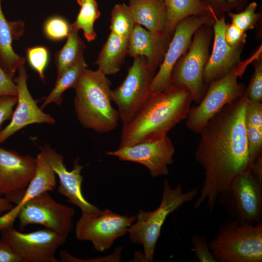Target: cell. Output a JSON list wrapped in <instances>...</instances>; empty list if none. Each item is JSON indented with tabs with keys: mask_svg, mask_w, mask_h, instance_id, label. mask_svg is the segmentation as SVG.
Here are the masks:
<instances>
[{
	"mask_svg": "<svg viewBox=\"0 0 262 262\" xmlns=\"http://www.w3.org/2000/svg\"><path fill=\"white\" fill-rule=\"evenodd\" d=\"M133 59L124 80L110 93L112 102L117 106L123 124L131 120L151 95V83L156 73L144 57Z\"/></svg>",
	"mask_w": 262,
	"mask_h": 262,
	"instance_id": "obj_9",
	"label": "cell"
},
{
	"mask_svg": "<svg viewBox=\"0 0 262 262\" xmlns=\"http://www.w3.org/2000/svg\"><path fill=\"white\" fill-rule=\"evenodd\" d=\"M35 175L21 201L8 212L0 215V232L13 226L20 208L27 202L46 192L53 191L56 188V175L45 155L40 152L37 155Z\"/></svg>",
	"mask_w": 262,
	"mask_h": 262,
	"instance_id": "obj_20",
	"label": "cell"
},
{
	"mask_svg": "<svg viewBox=\"0 0 262 262\" xmlns=\"http://www.w3.org/2000/svg\"><path fill=\"white\" fill-rule=\"evenodd\" d=\"M231 11L238 12L244 8L253 0H226Z\"/></svg>",
	"mask_w": 262,
	"mask_h": 262,
	"instance_id": "obj_43",
	"label": "cell"
},
{
	"mask_svg": "<svg viewBox=\"0 0 262 262\" xmlns=\"http://www.w3.org/2000/svg\"><path fill=\"white\" fill-rule=\"evenodd\" d=\"M175 152L174 145L167 136L154 141L119 147L106 153L117 157L120 161L140 164L147 168L152 177L155 178L168 174V166L173 162Z\"/></svg>",
	"mask_w": 262,
	"mask_h": 262,
	"instance_id": "obj_15",
	"label": "cell"
},
{
	"mask_svg": "<svg viewBox=\"0 0 262 262\" xmlns=\"http://www.w3.org/2000/svg\"><path fill=\"white\" fill-rule=\"evenodd\" d=\"M70 30L68 22L65 18L59 16L49 18L44 26L45 35L52 40H59L67 37Z\"/></svg>",
	"mask_w": 262,
	"mask_h": 262,
	"instance_id": "obj_31",
	"label": "cell"
},
{
	"mask_svg": "<svg viewBox=\"0 0 262 262\" xmlns=\"http://www.w3.org/2000/svg\"><path fill=\"white\" fill-rule=\"evenodd\" d=\"M191 243L196 259L200 262H218L210 249L205 236L195 234L192 237Z\"/></svg>",
	"mask_w": 262,
	"mask_h": 262,
	"instance_id": "obj_34",
	"label": "cell"
},
{
	"mask_svg": "<svg viewBox=\"0 0 262 262\" xmlns=\"http://www.w3.org/2000/svg\"><path fill=\"white\" fill-rule=\"evenodd\" d=\"M198 190L199 187H195L184 193L180 183L172 188L165 180L159 207L153 211L139 210L136 220L128 233L131 242L143 246L144 262L153 261L157 242L167 216L184 204L193 200L197 195Z\"/></svg>",
	"mask_w": 262,
	"mask_h": 262,
	"instance_id": "obj_4",
	"label": "cell"
},
{
	"mask_svg": "<svg viewBox=\"0 0 262 262\" xmlns=\"http://www.w3.org/2000/svg\"><path fill=\"white\" fill-rule=\"evenodd\" d=\"M257 3L253 0L241 11H230L227 14L231 20V23L246 32L254 29L262 18L261 13L257 12Z\"/></svg>",
	"mask_w": 262,
	"mask_h": 262,
	"instance_id": "obj_29",
	"label": "cell"
},
{
	"mask_svg": "<svg viewBox=\"0 0 262 262\" xmlns=\"http://www.w3.org/2000/svg\"><path fill=\"white\" fill-rule=\"evenodd\" d=\"M166 11L165 33L172 37L177 25L191 16H216L201 0H164Z\"/></svg>",
	"mask_w": 262,
	"mask_h": 262,
	"instance_id": "obj_23",
	"label": "cell"
},
{
	"mask_svg": "<svg viewBox=\"0 0 262 262\" xmlns=\"http://www.w3.org/2000/svg\"><path fill=\"white\" fill-rule=\"evenodd\" d=\"M17 101V96H0V130L3 122L11 119Z\"/></svg>",
	"mask_w": 262,
	"mask_h": 262,
	"instance_id": "obj_37",
	"label": "cell"
},
{
	"mask_svg": "<svg viewBox=\"0 0 262 262\" xmlns=\"http://www.w3.org/2000/svg\"><path fill=\"white\" fill-rule=\"evenodd\" d=\"M230 218L254 225L262 217V183L250 170L237 176L217 196V201Z\"/></svg>",
	"mask_w": 262,
	"mask_h": 262,
	"instance_id": "obj_8",
	"label": "cell"
},
{
	"mask_svg": "<svg viewBox=\"0 0 262 262\" xmlns=\"http://www.w3.org/2000/svg\"><path fill=\"white\" fill-rule=\"evenodd\" d=\"M0 262H21L20 257L0 237Z\"/></svg>",
	"mask_w": 262,
	"mask_h": 262,
	"instance_id": "obj_40",
	"label": "cell"
},
{
	"mask_svg": "<svg viewBox=\"0 0 262 262\" xmlns=\"http://www.w3.org/2000/svg\"><path fill=\"white\" fill-rule=\"evenodd\" d=\"M27 58L31 67L38 74L40 79L45 82V70L49 60V52L47 48L36 46L27 49Z\"/></svg>",
	"mask_w": 262,
	"mask_h": 262,
	"instance_id": "obj_30",
	"label": "cell"
},
{
	"mask_svg": "<svg viewBox=\"0 0 262 262\" xmlns=\"http://www.w3.org/2000/svg\"><path fill=\"white\" fill-rule=\"evenodd\" d=\"M209 243L218 262H262V223L251 225L229 218Z\"/></svg>",
	"mask_w": 262,
	"mask_h": 262,
	"instance_id": "obj_5",
	"label": "cell"
},
{
	"mask_svg": "<svg viewBox=\"0 0 262 262\" xmlns=\"http://www.w3.org/2000/svg\"><path fill=\"white\" fill-rule=\"evenodd\" d=\"M121 248L118 247L116 249L115 252L111 255L108 256V257H105L104 258H99L98 259H91L87 260H81L77 259L72 256H71L66 250H62L59 253L60 257V261L63 262H98L101 261L102 260H107L110 262H119L121 258Z\"/></svg>",
	"mask_w": 262,
	"mask_h": 262,
	"instance_id": "obj_38",
	"label": "cell"
},
{
	"mask_svg": "<svg viewBox=\"0 0 262 262\" xmlns=\"http://www.w3.org/2000/svg\"><path fill=\"white\" fill-rule=\"evenodd\" d=\"M192 97L183 85L172 84L153 93L134 117L123 124L119 147L158 140L167 136L177 124L186 119Z\"/></svg>",
	"mask_w": 262,
	"mask_h": 262,
	"instance_id": "obj_2",
	"label": "cell"
},
{
	"mask_svg": "<svg viewBox=\"0 0 262 262\" xmlns=\"http://www.w3.org/2000/svg\"><path fill=\"white\" fill-rule=\"evenodd\" d=\"M246 90L215 114L199 132L194 153L204 170V180L194 208L206 201L212 212L217 196L239 174L250 170L245 123Z\"/></svg>",
	"mask_w": 262,
	"mask_h": 262,
	"instance_id": "obj_1",
	"label": "cell"
},
{
	"mask_svg": "<svg viewBox=\"0 0 262 262\" xmlns=\"http://www.w3.org/2000/svg\"><path fill=\"white\" fill-rule=\"evenodd\" d=\"M36 169V158L0 147V196L13 204H18L34 177Z\"/></svg>",
	"mask_w": 262,
	"mask_h": 262,
	"instance_id": "obj_14",
	"label": "cell"
},
{
	"mask_svg": "<svg viewBox=\"0 0 262 262\" xmlns=\"http://www.w3.org/2000/svg\"><path fill=\"white\" fill-rule=\"evenodd\" d=\"M215 17L191 16L181 20L176 27L163 61L154 76L152 93L162 92L172 84L171 74L178 60L189 49L196 31L204 25L213 26Z\"/></svg>",
	"mask_w": 262,
	"mask_h": 262,
	"instance_id": "obj_13",
	"label": "cell"
},
{
	"mask_svg": "<svg viewBox=\"0 0 262 262\" xmlns=\"http://www.w3.org/2000/svg\"><path fill=\"white\" fill-rule=\"evenodd\" d=\"M80 6L81 9L76 19L70 25V28L77 31L82 30L86 40L91 42L97 37L94 25L96 20L99 17L100 13L95 0L85 2Z\"/></svg>",
	"mask_w": 262,
	"mask_h": 262,
	"instance_id": "obj_27",
	"label": "cell"
},
{
	"mask_svg": "<svg viewBox=\"0 0 262 262\" xmlns=\"http://www.w3.org/2000/svg\"><path fill=\"white\" fill-rule=\"evenodd\" d=\"M219 17L231 11L226 0H201Z\"/></svg>",
	"mask_w": 262,
	"mask_h": 262,
	"instance_id": "obj_41",
	"label": "cell"
},
{
	"mask_svg": "<svg viewBox=\"0 0 262 262\" xmlns=\"http://www.w3.org/2000/svg\"><path fill=\"white\" fill-rule=\"evenodd\" d=\"M77 0V3L80 6L81 4H82L84 2H86L87 1L91 0Z\"/></svg>",
	"mask_w": 262,
	"mask_h": 262,
	"instance_id": "obj_45",
	"label": "cell"
},
{
	"mask_svg": "<svg viewBox=\"0 0 262 262\" xmlns=\"http://www.w3.org/2000/svg\"><path fill=\"white\" fill-rule=\"evenodd\" d=\"M213 37V26L204 25L199 27L193 36L189 49L177 62L172 72V84L187 88L197 104L207 89L203 81V73Z\"/></svg>",
	"mask_w": 262,
	"mask_h": 262,
	"instance_id": "obj_7",
	"label": "cell"
},
{
	"mask_svg": "<svg viewBox=\"0 0 262 262\" xmlns=\"http://www.w3.org/2000/svg\"><path fill=\"white\" fill-rule=\"evenodd\" d=\"M226 26L225 15L214 17L212 49L203 73V81L206 86L224 77L241 62L244 46L233 47L226 42Z\"/></svg>",
	"mask_w": 262,
	"mask_h": 262,
	"instance_id": "obj_18",
	"label": "cell"
},
{
	"mask_svg": "<svg viewBox=\"0 0 262 262\" xmlns=\"http://www.w3.org/2000/svg\"><path fill=\"white\" fill-rule=\"evenodd\" d=\"M24 28L22 21L6 19L0 0V66L13 79L18 68L25 62V58L16 53L12 47L13 41L21 36Z\"/></svg>",
	"mask_w": 262,
	"mask_h": 262,
	"instance_id": "obj_21",
	"label": "cell"
},
{
	"mask_svg": "<svg viewBox=\"0 0 262 262\" xmlns=\"http://www.w3.org/2000/svg\"><path fill=\"white\" fill-rule=\"evenodd\" d=\"M250 171L254 178L262 183V155L259 156L251 164Z\"/></svg>",
	"mask_w": 262,
	"mask_h": 262,
	"instance_id": "obj_42",
	"label": "cell"
},
{
	"mask_svg": "<svg viewBox=\"0 0 262 262\" xmlns=\"http://www.w3.org/2000/svg\"></svg>",
	"mask_w": 262,
	"mask_h": 262,
	"instance_id": "obj_46",
	"label": "cell"
},
{
	"mask_svg": "<svg viewBox=\"0 0 262 262\" xmlns=\"http://www.w3.org/2000/svg\"><path fill=\"white\" fill-rule=\"evenodd\" d=\"M128 6L135 25L152 33H165L167 16L164 0H130Z\"/></svg>",
	"mask_w": 262,
	"mask_h": 262,
	"instance_id": "obj_22",
	"label": "cell"
},
{
	"mask_svg": "<svg viewBox=\"0 0 262 262\" xmlns=\"http://www.w3.org/2000/svg\"><path fill=\"white\" fill-rule=\"evenodd\" d=\"M40 150L58 177V193L79 208L82 213L91 215L99 214L101 210L89 202L82 193L83 176L81 172L83 166L79 164V158L74 161L73 169L68 171L64 163V157L61 154L49 145L40 147Z\"/></svg>",
	"mask_w": 262,
	"mask_h": 262,
	"instance_id": "obj_16",
	"label": "cell"
},
{
	"mask_svg": "<svg viewBox=\"0 0 262 262\" xmlns=\"http://www.w3.org/2000/svg\"><path fill=\"white\" fill-rule=\"evenodd\" d=\"M254 71L248 87L246 88L249 99L262 101V54L252 62Z\"/></svg>",
	"mask_w": 262,
	"mask_h": 262,
	"instance_id": "obj_32",
	"label": "cell"
},
{
	"mask_svg": "<svg viewBox=\"0 0 262 262\" xmlns=\"http://www.w3.org/2000/svg\"><path fill=\"white\" fill-rule=\"evenodd\" d=\"M85 48V44L79 35L78 31L70 29L66 43L55 55L57 76L83 58Z\"/></svg>",
	"mask_w": 262,
	"mask_h": 262,
	"instance_id": "obj_26",
	"label": "cell"
},
{
	"mask_svg": "<svg viewBox=\"0 0 262 262\" xmlns=\"http://www.w3.org/2000/svg\"><path fill=\"white\" fill-rule=\"evenodd\" d=\"M0 234L21 262H59L55 257L56 251L68 237L47 228L23 233L14 226L3 229Z\"/></svg>",
	"mask_w": 262,
	"mask_h": 262,
	"instance_id": "obj_11",
	"label": "cell"
},
{
	"mask_svg": "<svg viewBox=\"0 0 262 262\" xmlns=\"http://www.w3.org/2000/svg\"><path fill=\"white\" fill-rule=\"evenodd\" d=\"M248 155L251 164L262 155V131L246 121Z\"/></svg>",
	"mask_w": 262,
	"mask_h": 262,
	"instance_id": "obj_33",
	"label": "cell"
},
{
	"mask_svg": "<svg viewBox=\"0 0 262 262\" xmlns=\"http://www.w3.org/2000/svg\"><path fill=\"white\" fill-rule=\"evenodd\" d=\"M247 34L232 23H227L225 32L226 42L233 47L245 46Z\"/></svg>",
	"mask_w": 262,
	"mask_h": 262,
	"instance_id": "obj_36",
	"label": "cell"
},
{
	"mask_svg": "<svg viewBox=\"0 0 262 262\" xmlns=\"http://www.w3.org/2000/svg\"><path fill=\"white\" fill-rule=\"evenodd\" d=\"M17 89L13 80L0 66V96H17Z\"/></svg>",
	"mask_w": 262,
	"mask_h": 262,
	"instance_id": "obj_39",
	"label": "cell"
},
{
	"mask_svg": "<svg viewBox=\"0 0 262 262\" xmlns=\"http://www.w3.org/2000/svg\"><path fill=\"white\" fill-rule=\"evenodd\" d=\"M17 77L13 80L17 89V106L10 123L0 131V144L25 126L33 124L55 123L54 118L44 113L30 94L27 86L28 75L24 65L18 69Z\"/></svg>",
	"mask_w": 262,
	"mask_h": 262,
	"instance_id": "obj_17",
	"label": "cell"
},
{
	"mask_svg": "<svg viewBox=\"0 0 262 262\" xmlns=\"http://www.w3.org/2000/svg\"><path fill=\"white\" fill-rule=\"evenodd\" d=\"M171 37L165 33H152L135 25L129 39L127 54L133 58L144 57L150 68L156 72L163 61Z\"/></svg>",
	"mask_w": 262,
	"mask_h": 262,
	"instance_id": "obj_19",
	"label": "cell"
},
{
	"mask_svg": "<svg viewBox=\"0 0 262 262\" xmlns=\"http://www.w3.org/2000/svg\"><path fill=\"white\" fill-rule=\"evenodd\" d=\"M135 220V216L121 215L109 209L97 215L82 213L76 225L75 236L80 241L91 242L95 250L102 252L125 235Z\"/></svg>",
	"mask_w": 262,
	"mask_h": 262,
	"instance_id": "obj_10",
	"label": "cell"
},
{
	"mask_svg": "<svg viewBox=\"0 0 262 262\" xmlns=\"http://www.w3.org/2000/svg\"><path fill=\"white\" fill-rule=\"evenodd\" d=\"M13 207V203L5 197L0 196V215L10 210Z\"/></svg>",
	"mask_w": 262,
	"mask_h": 262,
	"instance_id": "obj_44",
	"label": "cell"
},
{
	"mask_svg": "<svg viewBox=\"0 0 262 262\" xmlns=\"http://www.w3.org/2000/svg\"><path fill=\"white\" fill-rule=\"evenodd\" d=\"M74 209L55 201L49 192H44L26 203L17 218L23 230L30 225H39L68 237L73 229Z\"/></svg>",
	"mask_w": 262,
	"mask_h": 262,
	"instance_id": "obj_12",
	"label": "cell"
},
{
	"mask_svg": "<svg viewBox=\"0 0 262 262\" xmlns=\"http://www.w3.org/2000/svg\"><path fill=\"white\" fill-rule=\"evenodd\" d=\"M128 39L110 33L95 62L105 75L118 72L127 54Z\"/></svg>",
	"mask_w": 262,
	"mask_h": 262,
	"instance_id": "obj_24",
	"label": "cell"
},
{
	"mask_svg": "<svg viewBox=\"0 0 262 262\" xmlns=\"http://www.w3.org/2000/svg\"><path fill=\"white\" fill-rule=\"evenodd\" d=\"M245 120L262 131V103L248 99L245 109Z\"/></svg>",
	"mask_w": 262,
	"mask_h": 262,
	"instance_id": "obj_35",
	"label": "cell"
},
{
	"mask_svg": "<svg viewBox=\"0 0 262 262\" xmlns=\"http://www.w3.org/2000/svg\"><path fill=\"white\" fill-rule=\"evenodd\" d=\"M134 26L128 5L125 3L115 4L111 13V33L129 40Z\"/></svg>",
	"mask_w": 262,
	"mask_h": 262,
	"instance_id": "obj_28",
	"label": "cell"
},
{
	"mask_svg": "<svg viewBox=\"0 0 262 262\" xmlns=\"http://www.w3.org/2000/svg\"><path fill=\"white\" fill-rule=\"evenodd\" d=\"M111 82L97 69L85 68L74 86V106L80 123L98 133L114 130L120 120L118 111L112 105Z\"/></svg>",
	"mask_w": 262,
	"mask_h": 262,
	"instance_id": "obj_3",
	"label": "cell"
},
{
	"mask_svg": "<svg viewBox=\"0 0 262 262\" xmlns=\"http://www.w3.org/2000/svg\"><path fill=\"white\" fill-rule=\"evenodd\" d=\"M252 59L240 62L224 77L210 82L201 101L191 107L186 126L192 132L199 133L208 122L224 106L241 97L246 87L238 82Z\"/></svg>",
	"mask_w": 262,
	"mask_h": 262,
	"instance_id": "obj_6",
	"label": "cell"
},
{
	"mask_svg": "<svg viewBox=\"0 0 262 262\" xmlns=\"http://www.w3.org/2000/svg\"><path fill=\"white\" fill-rule=\"evenodd\" d=\"M87 66L83 57L77 64L57 76L54 87L45 98L41 108L43 109L51 103L60 106L63 101V94L70 88H74L81 73Z\"/></svg>",
	"mask_w": 262,
	"mask_h": 262,
	"instance_id": "obj_25",
	"label": "cell"
}]
</instances>
